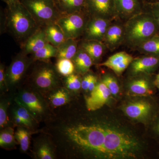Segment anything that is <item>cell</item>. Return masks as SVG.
<instances>
[{"mask_svg": "<svg viewBox=\"0 0 159 159\" xmlns=\"http://www.w3.org/2000/svg\"><path fill=\"white\" fill-rule=\"evenodd\" d=\"M4 12L6 31H9L20 46L40 28L20 1L7 5Z\"/></svg>", "mask_w": 159, "mask_h": 159, "instance_id": "obj_1", "label": "cell"}, {"mask_svg": "<svg viewBox=\"0 0 159 159\" xmlns=\"http://www.w3.org/2000/svg\"><path fill=\"white\" fill-rule=\"evenodd\" d=\"M124 25V43L135 50L159 32L158 25L151 12H140L126 20Z\"/></svg>", "mask_w": 159, "mask_h": 159, "instance_id": "obj_2", "label": "cell"}, {"mask_svg": "<svg viewBox=\"0 0 159 159\" xmlns=\"http://www.w3.org/2000/svg\"><path fill=\"white\" fill-rule=\"evenodd\" d=\"M143 97L129 100L122 111L133 121L151 124L159 113V101L152 96Z\"/></svg>", "mask_w": 159, "mask_h": 159, "instance_id": "obj_3", "label": "cell"}, {"mask_svg": "<svg viewBox=\"0 0 159 159\" xmlns=\"http://www.w3.org/2000/svg\"><path fill=\"white\" fill-rule=\"evenodd\" d=\"M68 133L73 142L83 150L99 156L102 133L101 123L77 125L69 129Z\"/></svg>", "mask_w": 159, "mask_h": 159, "instance_id": "obj_4", "label": "cell"}, {"mask_svg": "<svg viewBox=\"0 0 159 159\" xmlns=\"http://www.w3.org/2000/svg\"><path fill=\"white\" fill-rule=\"evenodd\" d=\"M39 27L56 23L62 15L54 0H20Z\"/></svg>", "mask_w": 159, "mask_h": 159, "instance_id": "obj_5", "label": "cell"}, {"mask_svg": "<svg viewBox=\"0 0 159 159\" xmlns=\"http://www.w3.org/2000/svg\"><path fill=\"white\" fill-rule=\"evenodd\" d=\"M89 16L85 10L63 15L56 24L60 27L66 39H77L82 36Z\"/></svg>", "mask_w": 159, "mask_h": 159, "instance_id": "obj_6", "label": "cell"}, {"mask_svg": "<svg viewBox=\"0 0 159 159\" xmlns=\"http://www.w3.org/2000/svg\"><path fill=\"white\" fill-rule=\"evenodd\" d=\"M126 86L127 94L132 97L152 96L157 89L152 74L129 76Z\"/></svg>", "mask_w": 159, "mask_h": 159, "instance_id": "obj_7", "label": "cell"}, {"mask_svg": "<svg viewBox=\"0 0 159 159\" xmlns=\"http://www.w3.org/2000/svg\"><path fill=\"white\" fill-rule=\"evenodd\" d=\"M33 61L32 57L22 52L18 54L6 71L7 83L13 85L19 82Z\"/></svg>", "mask_w": 159, "mask_h": 159, "instance_id": "obj_8", "label": "cell"}, {"mask_svg": "<svg viewBox=\"0 0 159 159\" xmlns=\"http://www.w3.org/2000/svg\"><path fill=\"white\" fill-rule=\"evenodd\" d=\"M84 9L90 17L111 20L116 17L114 4L111 0H85Z\"/></svg>", "mask_w": 159, "mask_h": 159, "instance_id": "obj_9", "label": "cell"}, {"mask_svg": "<svg viewBox=\"0 0 159 159\" xmlns=\"http://www.w3.org/2000/svg\"><path fill=\"white\" fill-rule=\"evenodd\" d=\"M111 20L99 17H89L82 36L84 40L102 42Z\"/></svg>", "mask_w": 159, "mask_h": 159, "instance_id": "obj_10", "label": "cell"}, {"mask_svg": "<svg viewBox=\"0 0 159 159\" xmlns=\"http://www.w3.org/2000/svg\"><path fill=\"white\" fill-rule=\"evenodd\" d=\"M57 73L56 68L48 63H45L39 66L34 72L33 76L34 84L39 88H51L58 82Z\"/></svg>", "mask_w": 159, "mask_h": 159, "instance_id": "obj_11", "label": "cell"}, {"mask_svg": "<svg viewBox=\"0 0 159 159\" xmlns=\"http://www.w3.org/2000/svg\"><path fill=\"white\" fill-rule=\"evenodd\" d=\"M159 67V57L145 55L134 58L128 67L129 76L152 74Z\"/></svg>", "mask_w": 159, "mask_h": 159, "instance_id": "obj_12", "label": "cell"}, {"mask_svg": "<svg viewBox=\"0 0 159 159\" xmlns=\"http://www.w3.org/2000/svg\"><path fill=\"white\" fill-rule=\"evenodd\" d=\"M112 95L102 81L97 83L90 95L86 98V104L89 111H95L102 107L109 102Z\"/></svg>", "mask_w": 159, "mask_h": 159, "instance_id": "obj_13", "label": "cell"}, {"mask_svg": "<svg viewBox=\"0 0 159 159\" xmlns=\"http://www.w3.org/2000/svg\"><path fill=\"white\" fill-rule=\"evenodd\" d=\"M134 59L133 57L128 53L121 51L111 55L99 65L108 68L117 76H120L126 69H128Z\"/></svg>", "mask_w": 159, "mask_h": 159, "instance_id": "obj_14", "label": "cell"}, {"mask_svg": "<svg viewBox=\"0 0 159 159\" xmlns=\"http://www.w3.org/2000/svg\"><path fill=\"white\" fill-rule=\"evenodd\" d=\"M125 39L124 25L120 23L112 24L109 26L102 42L110 51L116 50L124 43Z\"/></svg>", "mask_w": 159, "mask_h": 159, "instance_id": "obj_15", "label": "cell"}, {"mask_svg": "<svg viewBox=\"0 0 159 159\" xmlns=\"http://www.w3.org/2000/svg\"><path fill=\"white\" fill-rule=\"evenodd\" d=\"M48 43L44 28L40 27L21 46L22 52L26 55L33 54Z\"/></svg>", "mask_w": 159, "mask_h": 159, "instance_id": "obj_16", "label": "cell"}, {"mask_svg": "<svg viewBox=\"0 0 159 159\" xmlns=\"http://www.w3.org/2000/svg\"><path fill=\"white\" fill-rule=\"evenodd\" d=\"M116 17L127 20L141 11L137 0H114Z\"/></svg>", "mask_w": 159, "mask_h": 159, "instance_id": "obj_17", "label": "cell"}, {"mask_svg": "<svg viewBox=\"0 0 159 159\" xmlns=\"http://www.w3.org/2000/svg\"><path fill=\"white\" fill-rule=\"evenodd\" d=\"M18 105L27 109L33 115L37 116L43 112L44 107L40 100L34 93L30 92H24L16 99Z\"/></svg>", "mask_w": 159, "mask_h": 159, "instance_id": "obj_18", "label": "cell"}, {"mask_svg": "<svg viewBox=\"0 0 159 159\" xmlns=\"http://www.w3.org/2000/svg\"><path fill=\"white\" fill-rule=\"evenodd\" d=\"M79 47L89 55L93 62L100 60L107 48L102 41L87 40H84Z\"/></svg>", "mask_w": 159, "mask_h": 159, "instance_id": "obj_19", "label": "cell"}, {"mask_svg": "<svg viewBox=\"0 0 159 159\" xmlns=\"http://www.w3.org/2000/svg\"><path fill=\"white\" fill-rule=\"evenodd\" d=\"M71 60L75 66V71L82 75L88 73L93 63L89 55L79 47L77 53Z\"/></svg>", "mask_w": 159, "mask_h": 159, "instance_id": "obj_20", "label": "cell"}, {"mask_svg": "<svg viewBox=\"0 0 159 159\" xmlns=\"http://www.w3.org/2000/svg\"><path fill=\"white\" fill-rule=\"evenodd\" d=\"M79 46L77 39H68L57 47V59H72L77 53Z\"/></svg>", "mask_w": 159, "mask_h": 159, "instance_id": "obj_21", "label": "cell"}, {"mask_svg": "<svg viewBox=\"0 0 159 159\" xmlns=\"http://www.w3.org/2000/svg\"><path fill=\"white\" fill-rule=\"evenodd\" d=\"M44 29L48 41L56 48L66 40L62 30L56 23L47 26Z\"/></svg>", "mask_w": 159, "mask_h": 159, "instance_id": "obj_22", "label": "cell"}, {"mask_svg": "<svg viewBox=\"0 0 159 159\" xmlns=\"http://www.w3.org/2000/svg\"><path fill=\"white\" fill-rule=\"evenodd\" d=\"M55 2L63 15L83 10L85 0H55Z\"/></svg>", "mask_w": 159, "mask_h": 159, "instance_id": "obj_23", "label": "cell"}, {"mask_svg": "<svg viewBox=\"0 0 159 159\" xmlns=\"http://www.w3.org/2000/svg\"><path fill=\"white\" fill-rule=\"evenodd\" d=\"M135 50L145 55L159 57V32L142 43Z\"/></svg>", "mask_w": 159, "mask_h": 159, "instance_id": "obj_24", "label": "cell"}, {"mask_svg": "<svg viewBox=\"0 0 159 159\" xmlns=\"http://www.w3.org/2000/svg\"><path fill=\"white\" fill-rule=\"evenodd\" d=\"M57 52V48L48 43L39 51L31 54V55L34 61H45L52 57H56Z\"/></svg>", "mask_w": 159, "mask_h": 159, "instance_id": "obj_25", "label": "cell"}, {"mask_svg": "<svg viewBox=\"0 0 159 159\" xmlns=\"http://www.w3.org/2000/svg\"><path fill=\"white\" fill-rule=\"evenodd\" d=\"M55 68L58 74L65 77L74 74L75 71V66L72 60L66 58L57 59Z\"/></svg>", "mask_w": 159, "mask_h": 159, "instance_id": "obj_26", "label": "cell"}, {"mask_svg": "<svg viewBox=\"0 0 159 159\" xmlns=\"http://www.w3.org/2000/svg\"><path fill=\"white\" fill-rule=\"evenodd\" d=\"M101 81L104 83L110 91L112 96L116 97L120 93V86L116 77L111 74H107L102 76Z\"/></svg>", "mask_w": 159, "mask_h": 159, "instance_id": "obj_27", "label": "cell"}, {"mask_svg": "<svg viewBox=\"0 0 159 159\" xmlns=\"http://www.w3.org/2000/svg\"><path fill=\"white\" fill-rule=\"evenodd\" d=\"M15 137L13 129L8 128L3 130L0 134V146L2 147H10L15 144Z\"/></svg>", "mask_w": 159, "mask_h": 159, "instance_id": "obj_28", "label": "cell"}, {"mask_svg": "<svg viewBox=\"0 0 159 159\" xmlns=\"http://www.w3.org/2000/svg\"><path fill=\"white\" fill-rule=\"evenodd\" d=\"M15 137L20 145L24 152L28 150L30 144V134L25 129H18L15 134Z\"/></svg>", "mask_w": 159, "mask_h": 159, "instance_id": "obj_29", "label": "cell"}, {"mask_svg": "<svg viewBox=\"0 0 159 159\" xmlns=\"http://www.w3.org/2000/svg\"><path fill=\"white\" fill-rule=\"evenodd\" d=\"M51 101L54 106H61L68 102V95L65 90L61 89L56 91L51 96Z\"/></svg>", "mask_w": 159, "mask_h": 159, "instance_id": "obj_30", "label": "cell"}, {"mask_svg": "<svg viewBox=\"0 0 159 159\" xmlns=\"http://www.w3.org/2000/svg\"><path fill=\"white\" fill-rule=\"evenodd\" d=\"M19 106L14 111V114L17 115L25 122L26 126H32L34 116L27 109L24 107Z\"/></svg>", "mask_w": 159, "mask_h": 159, "instance_id": "obj_31", "label": "cell"}, {"mask_svg": "<svg viewBox=\"0 0 159 159\" xmlns=\"http://www.w3.org/2000/svg\"><path fill=\"white\" fill-rule=\"evenodd\" d=\"M81 80L77 74H72L66 77V84L67 87L71 91H76L81 88Z\"/></svg>", "mask_w": 159, "mask_h": 159, "instance_id": "obj_32", "label": "cell"}, {"mask_svg": "<svg viewBox=\"0 0 159 159\" xmlns=\"http://www.w3.org/2000/svg\"><path fill=\"white\" fill-rule=\"evenodd\" d=\"M38 156L42 159H52L54 158L53 154L51 148L48 145L43 144L39 148L37 152Z\"/></svg>", "mask_w": 159, "mask_h": 159, "instance_id": "obj_33", "label": "cell"}, {"mask_svg": "<svg viewBox=\"0 0 159 159\" xmlns=\"http://www.w3.org/2000/svg\"><path fill=\"white\" fill-rule=\"evenodd\" d=\"M7 104L4 102L1 103L0 106V126L4 128L8 123V117L7 114Z\"/></svg>", "mask_w": 159, "mask_h": 159, "instance_id": "obj_34", "label": "cell"}, {"mask_svg": "<svg viewBox=\"0 0 159 159\" xmlns=\"http://www.w3.org/2000/svg\"><path fill=\"white\" fill-rule=\"evenodd\" d=\"M85 75L81 80V88L87 92L90 84L95 75L91 73H87Z\"/></svg>", "mask_w": 159, "mask_h": 159, "instance_id": "obj_35", "label": "cell"}, {"mask_svg": "<svg viewBox=\"0 0 159 159\" xmlns=\"http://www.w3.org/2000/svg\"><path fill=\"white\" fill-rule=\"evenodd\" d=\"M151 125H152V131L154 135L159 140V113Z\"/></svg>", "mask_w": 159, "mask_h": 159, "instance_id": "obj_36", "label": "cell"}, {"mask_svg": "<svg viewBox=\"0 0 159 159\" xmlns=\"http://www.w3.org/2000/svg\"><path fill=\"white\" fill-rule=\"evenodd\" d=\"M6 83V71L4 66L1 64L0 66V86L1 88L3 89Z\"/></svg>", "mask_w": 159, "mask_h": 159, "instance_id": "obj_37", "label": "cell"}, {"mask_svg": "<svg viewBox=\"0 0 159 159\" xmlns=\"http://www.w3.org/2000/svg\"><path fill=\"white\" fill-rule=\"evenodd\" d=\"M152 14L154 17L159 27V7L157 6V7L154 8V9H152L151 11Z\"/></svg>", "mask_w": 159, "mask_h": 159, "instance_id": "obj_38", "label": "cell"}, {"mask_svg": "<svg viewBox=\"0 0 159 159\" xmlns=\"http://www.w3.org/2000/svg\"><path fill=\"white\" fill-rule=\"evenodd\" d=\"M14 119L16 123L18 124L25 125L26 126L25 122V121L21 118H20L19 116L15 115V114H14Z\"/></svg>", "mask_w": 159, "mask_h": 159, "instance_id": "obj_39", "label": "cell"}, {"mask_svg": "<svg viewBox=\"0 0 159 159\" xmlns=\"http://www.w3.org/2000/svg\"><path fill=\"white\" fill-rule=\"evenodd\" d=\"M154 84L157 89L159 90V73L157 74L154 78Z\"/></svg>", "mask_w": 159, "mask_h": 159, "instance_id": "obj_40", "label": "cell"}, {"mask_svg": "<svg viewBox=\"0 0 159 159\" xmlns=\"http://www.w3.org/2000/svg\"><path fill=\"white\" fill-rule=\"evenodd\" d=\"M2 1L6 3L7 5H9L13 4V3L17 2H20V0H2Z\"/></svg>", "mask_w": 159, "mask_h": 159, "instance_id": "obj_41", "label": "cell"}, {"mask_svg": "<svg viewBox=\"0 0 159 159\" xmlns=\"http://www.w3.org/2000/svg\"><path fill=\"white\" fill-rule=\"evenodd\" d=\"M158 6H159V5H158Z\"/></svg>", "mask_w": 159, "mask_h": 159, "instance_id": "obj_42", "label": "cell"}, {"mask_svg": "<svg viewBox=\"0 0 159 159\" xmlns=\"http://www.w3.org/2000/svg\"><path fill=\"white\" fill-rule=\"evenodd\" d=\"M54 1H55V0H54Z\"/></svg>", "mask_w": 159, "mask_h": 159, "instance_id": "obj_43", "label": "cell"}]
</instances>
